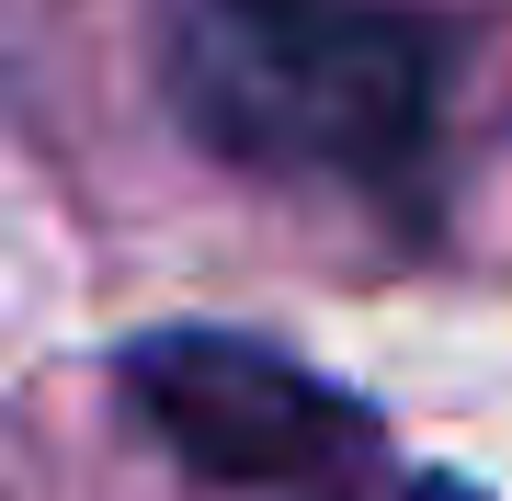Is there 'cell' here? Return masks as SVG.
Segmentation results:
<instances>
[{
	"mask_svg": "<svg viewBox=\"0 0 512 501\" xmlns=\"http://www.w3.org/2000/svg\"><path fill=\"white\" fill-rule=\"evenodd\" d=\"M114 399L183 479L239 501H296L387 456L365 399H342L319 365L251 331H137L114 353Z\"/></svg>",
	"mask_w": 512,
	"mask_h": 501,
	"instance_id": "7a4b0ae2",
	"label": "cell"
},
{
	"mask_svg": "<svg viewBox=\"0 0 512 501\" xmlns=\"http://www.w3.org/2000/svg\"><path fill=\"white\" fill-rule=\"evenodd\" d=\"M296 501H478V490H456V479H421V467H353V479H330V490H296Z\"/></svg>",
	"mask_w": 512,
	"mask_h": 501,
	"instance_id": "3957f363",
	"label": "cell"
},
{
	"mask_svg": "<svg viewBox=\"0 0 512 501\" xmlns=\"http://www.w3.org/2000/svg\"><path fill=\"white\" fill-rule=\"evenodd\" d=\"M148 80L251 183L387 205L444 149V35L410 0H148Z\"/></svg>",
	"mask_w": 512,
	"mask_h": 501,
	"instance_id": "6da1fadb",
	"label": "cell"
}]
</instances>
